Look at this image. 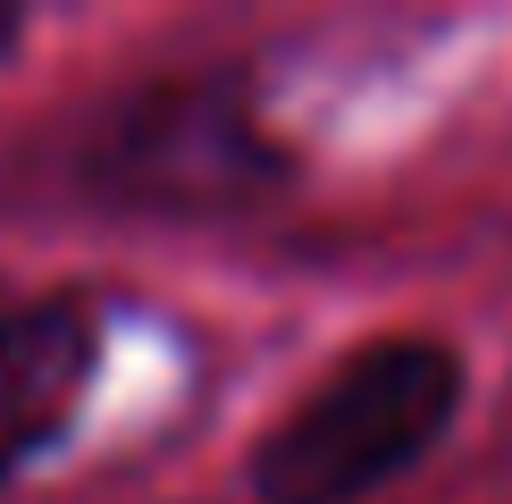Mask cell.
Listing matches in <instances>:
<instances>
[{
    "label": "cell",
    "instance_id": "obj_1",
    "mask_svg": "<svg viewBox=\"0 0 512 504\" xmlns=\"http://www.w3.org/2000/svg\"><path fill=\"white\" fill-rule=\"evenodd\" d=\"M462 412V353L437 336H378L345 353L277 429L252 446L261 504H361L395 488Z\"/></svg>",
    "mask_w": 512,
    "mask_h": 504
},
{
    "label": "cell",
    "instance_id": "obj_2",
    "mask_svg": "<svg viewBox=\"0 0 512 504\" xmlns=\"http://www.w3.org/2000/svg\"><path fill=\"white\" fill-rule=\"evenodd\" d=\"M286 177V152L252 118L236 76H185V84H143L118 101L84 143V185L110 210H244L261 185Z\"/></svg>",
    "mask_w": 512,
    "mask_h": 504
},
{
    "label": "cell",
    "instance_id": "obj_3",
    "mask_svg": "<svg viewBox=\"0 0 512 504\" xmlns=\"http://www.w3.org/2000/svg\"><path fill=\"white\" fill-rule=\"evenodd\" d=\"M101 328L84 303H9L0 311V488L59 446L76 420V395L93 378Z\"/></svg>",
    "mask_w": 512,
    "mask_h": 504
},
{
    "label": "cell",
    "instance_id": "obj_4",
    "mask_svg": "<svg viewBox=\"0 0 512 504\" xmlns=\"http://www.w3.org/2000/svg\"><path fill=\"white\" fill-rule=\"evenodd\" d=\"M17 42H26V17H17V9H0V59H9Z\"/></svg>",
    "mask_w": 512,
    "mask_h": 504
}]
</instances>
